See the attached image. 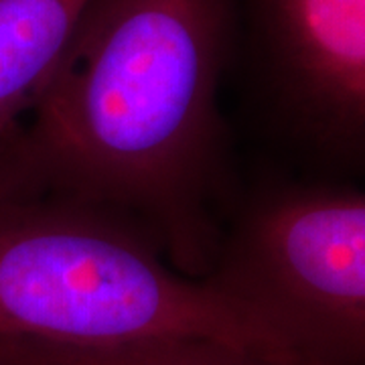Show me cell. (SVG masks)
Wrapping results in <instances>:
<instances>
[{
    "label": "cell",
    "mask_w": 365,
    "mask_h": 365,
    "mask_svg": "<svg viewBox=\"0 0 365 365\" xmlns=\"http://www.w3.org/2000/svg\"><path fill=\"white\" fill-rule=\"evenodd\" d=\"M232 0H90L33 102L31 158L88 199L177 193L207 140Z\"/></svg>",
    "instance_id": "obj_1"
},
{
    "label": "cell",
    "mask_w": 365,
    "mask_h": 365,
    "mask_svg": "<svg viewBox=\"0 0 365 365\" xmlns=\"http://www.w3.org/2000/svg\"><path fill=\"white\" fill-rule=\"evenodd\" d=\"M220 284L299 365H365V191L297 187L270 197Z\"/></svg>",
    "instance_id": "obj_3"
},
{
    "label": "cell",
    "mask_w": 365,
    "mask_h": 365,
    "mask_svg": "<svg viewBox=\"0 0 365 365\" xmlns=\"http://www.w3.org/2000/svg\"><path fill=\"white\" fill-rule=\"evenodd\" d=\"M246 11L290 128L365 177V0H246Z\"/></svg>",
    "instance_id": "obj_4"
},
{
    "label": "cell",
    "mask_w": 365,
    "mask_h": 365,
    "mask_svg": "<svg viewBox=\"0 0 365 365\" xmlns=\"http://www.w3.org/2000/svg\"><path fill=\"white\" fill-rule=\"evenodd\" d=\"M0 365H297L209 339H153L106 347L51 343L0 345Z\"/></svg>",
    "instance_id": "obj_6"
},
{
    "label": "cell",
    "mask_w": 365,
    "mask_h": 365,
    "mask_svg": "<svg viewBox=\"0 0 365 365\" xmlns=\"http://www.w3.org/2000/svg\"><path fill=\"white\" fill-rule=\"evenodd\" d=\"M153 339H209L292 361L223 284L175 274L102 217L0 187V345Z\"/></svg>",
    "instance_id": "obj_2"
},
{
    "label": "cell",
    "mask_w": 365,
    "mask_h": 365,
    "mask_svg": "<svg viewBox=\"0 0 365 365\" xmlns=\"http://www.w3.org/2000/svg\"><path fill=\"white\" fill-rule=\"evenodd\" d=\"M90 0H0V140L31 108Z\"/></svg>",
    "instance_id": "obj_5"
}]
</instances>
